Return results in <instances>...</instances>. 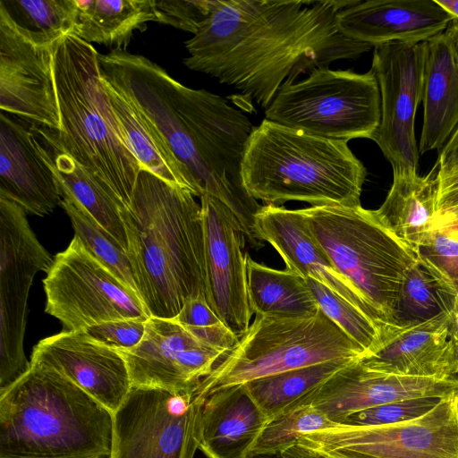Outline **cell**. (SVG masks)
I'll use <instances>...</instances> for the list:
<instances>
[{
	"label": "cell",
	"instance_id": "obj_1",
	"mask_svg": "<svg viewBox=\"0 0 458 458\" xmlns=\"http://www.w3.org/2000/svg\"><path fill=\"white\" fill-rule=\"evenodd\" d=\"M355 1L216 0L209 18L185 42L183 63L266 109L285 81L372 48L337 27L338 12Z\"/></svg>",
	"mask_w": 458,
	"mask_h": 458
},
{
	"label": "cell",
	"instance_id": "obj_2",
	"mask_svg": "<svg viewBox=\"0 0 458 458\" xmlns=\"http://www.w3.org/2000/svg\"><path fill=\"white\" fill-rule=\"evenodd\" d=\"M120 214L137 291L150 317L173 319L188 299H207L204 223L189 190L142 169Z\"/></svg>",
	"mask_w": 458,
	"mask_h": 458
},
{
	"label": "cell",
	"instance_id": "obj_3",
	"mask_svg": "<svg viewBox=\"0 0 458 458\" xmlns=\"http://www.w3.org/2000/svg\"><path fill=\"white\" fill-rule=\"evenodd\" d=\"M112 433L108 410L38 360L0 391V458H104Z\"/></svg>",
	"mask_w": 458,
	"mask_h": 458
},
{
	"label": "cell",
	"instance_id": "obj_4",
	"mask_svg": "<svg viewBox=\"0 0 458 458\" xmlns=\"http://www.w3.org/2000/svg\"><path fill=\"white\" fill-rule=\"evenodd\" d=\"M61 148L86 168L115 201L129 207L140 165L128 148L101 79L98 53L74 34L52 46Z\"/></svg>",
	"mask_w": 458,
	"mask_h": 458
},
{
	"label": "cell",
	"instance_id": "obj_5",
	"mask_svg": "<svg viewBox=\"0 0 458 458\" xmlns=\"http://www.w3.org/2000/svg\"><path fill=\"white\" fill-rule=\"evenodd\" d=\"M367 171L346 140L310 135L267 119L254 126L242 161V183L266 205H360Z\"/></svg>",
	"mask_w": 458,
	"mask_h": 458
},
{
	"label": "cell",
	"instance_id": "obj_6",
	"mask_svg": "<svg viewBox=\"0 0 458 458\" xmlns=\"http://www.w3.org/2000/svg\"><path fill=\"white\" fill-rule=\"evenodd\" d=\"M310 230L336 270L362 295L388 331L397 320L402 286L417 253L401 241L375 210L360 206L302 208Z\"/></svg>",
	"mask_w": 458,
	"mask_h": 458
},
{
	"label": "cell",
	"instance_id": "obj_7",
	"mask_svg": "<svg viewBox=\"0 0 458 458\" xmlns=\"http://www.w3.org/2000/svg\"><path fill=\"white\" fill-rule=\"evenodd\" d=\"M365 357L321 309L310 318L256 315L246 333L197 388L202 400L213 393L318 363Z\"/></svg>",
	"mask_w": 458,
	"mask_h": 458
},
{
	"label": "cell",
	"instance_id": "obj_8",
	"mask_svg": "<svg viewBox=\"0 0 458 458\" xmlns=\"http://www.w3.org/2000/svg\"><path fill=\"white\" fill-rule=\"evenodd\" d=\"M381 117L377 78L370 70L316 69L284 81L265 109V119L310 135L346 140L371 139Z\"/></svg>",
	"mask_w": 458,
	"mask_h": 458
},
{
	"label": "cell",
	"instance_id": "obj_9",
	"mask_svg": "<svg viewBox=\"0 0 458 458\" xmlns=\"http://www.w3.org/2000/svg\"><path fill=\"white\" fill-rule=\"evenodd\" d=\"M297 444L319 458H458V394L426 414L380 426L338 423Z\"/></svg>",
	"mask_w": 458,
	"mask_h": 458
},
{
	"label": "cell",
	"instance_id": "obj_10",
	"mask_svg": "<svg viewBox=\"0 0 458 458\" xmlns=\"http://www.w3.org/2000/svg\"><path fill=\"white\" fill-rule=\"evenodd\" d=\"M46 313L63 331L75 332L111 320L150 318L137 293L98 260L74 235L54 257L43 280Z\"/></svg>",
	"mask_w": 458,
	"mask_h": 458
},
{
	"label": "cell",
	"instance_id": "obj_11",
	"mask_svg": "<svg viewBox=\"0 0 458 458\" xmlns=\"http://www.w3.org/2000/svg\"><path fill=\"white\" fill-rule=\"evenodd\" d=\"M202 403L197 387L171 391L132 386L113 414L107 457L193 458L199 444Z\"/></svg>",
	"mask_w": 458,
	"mask_h": 458
},
{
	"label": "cell",
	"instance_id": "obj_12",
	"mask_svg": "<svg viewBox=\"0 0 458 458\" xmlns=\"http://www.w3.org/2000/svg\"><path fill=\"white\" fill-rule=\"evenodd\" d=\"M26 214L0 196V391L30 367L23 349L29 293L36 274L47 273L54 261Z\"/></svg>",
	"mask_w": 458,
	"mask_h": 458
},
{
	"label": "cell",
	"instance_id": "obj_13",
	"mask_svg": "<svg viewBox=\"0 0 458 458\" xmlns=\"http://www.w3.org/2000/svg\"><path fill=\"white\" fill-rule=\"evenodd\" d=\"M371 71L380 91L381 117L372 135L393 169L417 170L414 131L422 100L424 43L391 42L374 47Z\"/></svg>",
	"mask_w": 458,
	"mask_h": 458
},
{
	"label": "cell",
	"instance_id": "obj_14",
	"mask_svg": "<svg viewBox=\"0 0 458 458\" xmlns=\"http://www.w3.org/2000/svg\"><path fill=\"white\" fill-rule=\"evenodd\" d=\"M52 46L36 42L0 3L1 111L57 132Z\"/></svg>",
	"mask_w": 458,
	"mask_h": 458
},
{
	"label": "cell",
	"instance_id": "obj_15",
	"mask_svg": "<svg viewBox=\"0 0 458 458\" xmlns=\"http://www.w3.org/2000/svg\"><path fill=\"white\" fill-rule=\"evenodd\" d=\"M116 351L126 361L132 386L171 391L198 387L229 353L201 343L174 318L154 317L137 346Z\"/></svg>",
	"mask_w": 458,
	"mask_h": 458
},
{
	"label": "cell",
	"instance_id": "obj_16",
	"mask_svg": "<svg viewBox=\"0 0 458 458\" xmlns=\"http://www.w3.org/2000/svg\"><path fill=\"white\" fill-rule=\"evenodd\" d=\"M204 223L207 301L240 339L253 314L248 294L246 238L230 209L218 199L200 198Z\"/></svg>",
	"mask_w": 458,
	"mask_h": 458
},
{
	"label": "cell",
	"instance_id": "obj_17",
	"mask_svg": "<svg viewBox=\"0 0 458 458\" xmlns=\"http://www.w3.org/2000/svg\"><path fill=\"white\" fill-rule=\"evenodd\" d=\"M361 359L353 360L337 371L301 404H311L332 421L341 423L352 413L388 403L458 394V377L386 373L369 368Z\"/></svg>",
	"mask_w": 458,
	"mask_h": 458
},
{
	"label": "cell",
	"instance_id": "obj_18",
	"mask_svg": "<svg viewBox=\"0 0 458 458\" xmlns=\"http://www.w3.org/2000/svg\"><path fill=\"white\" fill-rule=\"evenodd\" d=\"M31 360L59 371L112 414L132 387L123 357L83 330L62 331L40 340Z\"/></svg>",
	"mask_w": 458,
	"mask_h": 458
},
{
	"label": "cell",
	"instance_id": "obj_19",
	"mask_svg": "<svg viewBox=\"0 0 458 458\" xmlns=\"http://www.w3.org/2000/svg\"><path fill=\"white\" fill-rule=\"evenodd\" d=\"M0 196L26 213L43 216L61 204L62 195L36 125L0 113Z\"/></svg>",
	"mask_w": 458,
	"mask_h": 458
},
{
	"label": "cell",
	"instance_id": "obj_20",
	"mask_svg": "<svg viewBox=\"0 0 458 458\" xmlns=\"http://www.w3.org/2000/svg\"><path fill=\"white\" fill-rule=\"evenodd\" d=\"M255 225L262 241L276 249L287 269L320 282L363 311L391 337L395 335L386 329L358 290L336 270L312 233L302 208L261 206L255 215Z\"/></svg>",
	"mask_w": 458,
	"mask_h": 458
},
{
	"label": "cell",
	"instance_id": "obj_21",
	"mask_svg": "<svg viewBox=\"0 0 458 458\" xmlns=\"http://www.w3.org/2000/svg\"><path fill=\"white\" fill-rule=\"evenodd\" d=\"M454 19L436 0H356L336 15L345 37L371 47L424 42L445 31Z\"/></svg>",
	"mask_w": 458,
	"mask_h": 458
},
{
	"label": "cell",
	"instance_id": "obj_22",
	"mask_svg": "<svg viewBox=\"0 0 458 458\" xmlns=\"http://www.w3.org/2000/svg\"><path fill=\"white\" fill-rule=\"evenodd\" d=\"M448 318L449 315H443L407 326L361 361L386 373L458 377V345L449 335Z\"/></svg>",
	"mask_w": 458,
	"mask_h": 458
},
{
	"label": "cell",
	"instance_id": "obj_23",
	"mask_svg": "<svg viewBox=\"0 0 458 458\" xmlns=\"http://www.w3.org/2000/svg\"><path fill=\"white\" fill-rule=\"evenodd\" d=\"M269 419L245 386L203 400L199 449L207 458H250Z\"/></svg>",
	"mask_w": 458,
	"mask_h": 458
},
{
	"label": "cell",
	"instance_id": "obj_24",
	"mask_svg": "<svg viewBox=\"0 0 458 458\" xmlns=\"http://www.w3.org/2000/svg\"><path fill=\"white\" fill-rule=\"evenodd\" d=\"M423 43L421 154L441 150L458 127V64L444 32Z\"/></svg>",
	"mask_w": 458,
	"mask_h": 458
},
{
	"label": "cell",
	"instance_id": "obj_25",
	"mask_svg": "<svg viewBox=\"0 0 458 458\" xmlns=\"http://www.w3.org/2000/svg\"><path fill=\"white\" fill-rule=\"evenodd\" d=\"M437 164L425 176L412 169H393V183L383 204L375 210L379 219L416 253L437 214Z\"/></svg>",
	"mask_w": 458,
	"mask_h": 458
},
{
	"label": "cell",
	"instance_id": "obj_26",
	"mask_svg": "<svg viewBox=\"0 0 458 458\" xmlns=\"http://www.w3.org/2000/svg\"><path fill=\"white\" fill-rule=\"evenodd\" d=\"M102 82L124 140L141 168L190 191L185 168L156 126L113 86Z\"/></svg>",
	"mask_w": 458,
	"mask_h": 458
},
{
	"label": "cell",
	"instance_id": "obj_27",
	"mask_svg": "<svg viewBox=\"0 0 458 458\" xmlns=\"http://www.w3.org/2000/svg\"><path fill=\"white\" fill-rule=\"evenodd\" d=\"M37 131L47 151L58 185L64 189L127 253V238L120 208L98 181L65 153L48 129Z\"/></svg>",
	"mask_w": 458,
	"mask_h": 458
},
{
	"label": "cell",
	"instance_id": "obj_28",
	"mask_svg": "<svg viewBox=\"0 0 458 458\" xmlns=\"http://www.w3.org/2000/svg\"><path fill=\"white\" fill-rule=\"evenodd\" d=\"M73 34L83 41L126 51L137 30L155 21L154 0H76Z\"/></svg>",
	"mask_w": 458,
	"mask_h": 458
},
{
	"label": "cell",
	"instance_id": "obj_29",
	"mask_svg": "<svg viewBox=\"0 0 458 458\" xmlns=\"http://www.w3.org/2000/svg\"><path fill=\"white\" fill-rule=\"evenodd\" d=\"M247 276L250 305L256 315L303 318L320 309L306 279L294 271L268 267L247 253Z\"/></svg>",
	"mask_w": 458,
	"mask_h": 458
},
{
	"label": "cell",
	"instance_id": "obj_30",
	"mask_svg": "<svg viewBox=\"0 0 458 458\" xmlns=\"http://www.w3.org/2000/svg\"><path fill=\"white\" fill-rule=\"evenodd\" d=\"M356 359L336 360L251 381L250 395L269 420L299 406L323 383Z\"/></svg>",
	"mask_w": 458,
	"mask_h": 458
},
{
	"label": "cell",
	"instance_id": "obj_31",
	"mask_svg": "<svg viewBox=\"0 0 458 458\" xmlns=\"http://www.w3.org/2000/svg\"><path fill=\"white\" fill-rule=\"evenodd\" d=\"M417 255L441 287L458 295V205L437 212Z\"/></svg>",
	"mask_w": 458,
	"mask_h": 458
},
{
	"label": "cell",
	"instance_id": "obj_32",
	"mask_svg": "<svg viewBox=\"0 0 458 458\" xmlns=\"http://www.w3.org/2000/svg\"><path fill=\"white\" fill-rule=\"evenodd\" d=\"M15 22L38 43L52 46L73 34L76 0H0Z\"/></svg>",
	"mask_w": 458,
	"mask_h": 458
},
{
	"label": "cell",
	"instance_id": "obj_33",
	"mask_svg": "<svg viewBox=\"0 0 458 458\" xmlns=\"http://www.w3.org/2000/svg\"><path fill=\"white\" fill-rule=\"evenodd\" d=\"M59 188L60 206L72 222L74 235L98 260L139 294L126 251L64 189Z\"/></svg>",
	"mask_w": 458,
	"mask_h": 458
},
{
	"label": "cell",
	"instance_id": "obj_34",
	"mask_svg": "<svg viewBox=\"0 0 458 458\" xmlns=\"http://www.w3.org/2000/svg\"><path fill=\"white\" fill-rule=\"evenodd\" d=\"M455 297L441 287L418 260L406 273L397 306V320L405 327L449 315Z\"/></svg>",
	"mask_w": 458,
	"mask_h": 458
},
{
	"label": "cell",
	"instance_id": "obj_35",
	"mask_svg": "<svg viewBox=\"0 0 458 458\" xmlns=\"http://www.w3.org/2000/svg\"><path fill=\"white\" fill-rule=\"evenodd\" d=\"M305 279L319 308L363 349L365 357L377 352L392 338L356 306L320 282Z\"/></svg>",
	"mask_w": 458,
	"mask_h": 458
},
{
	"label": "cell",
	"instance_id": "obj_36",
	"mask_svg": "<svg viewBox=\"0 0 458 458\" xmlns=\"http://www.w3.org/2000/svg\"><path fill=\"white\" fill-rule=\"evenodd\" d=\"M332 421L311 404H301L269 420L252 449L250 458L276 456L297 444L306 433L330 428Z\"/></svg>",
	"mask_w": 458,
	"mask_h": 458
},
{
	"label": "cell",
	"instance_id": "obj_37",
	"mask_svg": "<svg viewBox=\"0 0 458 458\" xmlns=\"http://www.w3.org/2000/svg\"><path fill=\"white\" fill-rule=\"evenodd\" d=\"M201 343L230 352L239 338L222 322L205 296L188 299L174 318Z\"/></svg>",
	"mask_w": 458,
	"mask_h": 458
},
{
	"label": "cell",
	"instance_id": "obj_38",
	"mask_svg": "<svg viewBox=\"0 0 458 458\" xmlns=\"http://www.w3.org/2000/svg\"><path fill=\"white\" fill-rule=\"evenodd\" d=\"M443 397L404 399L369 408L346 417L341 424L380 426L419 418L435 408Z\"/></svg>",
	"mask_w": 458,
	"mask_h": 458
},
{
	"label": "cell",
	"instance_id": "obj_39",
	"mask_svg": "<svg viewBox=\"0 0 458 458\" xmlns=\"http://www.w3.org/2000/svg\"><path fill=\"white\" fill-rule=\"evenodd\" d=\"M216 4V0H154L155 21L195 35Z\"/></svg>",
	"mask_w": 458,
	"mask_h": 458
},
{
	"label": "cell",
	"instance_id": "obj_40",
	"mask_svg": "<svg viewBox=\"0 0 458 458\" xmlns=\"http://www.w3.org/2000/svg\"><path fill=\"white\" fill-rule=\"evenodd\" d=\"M148 319L126 318L103 322L86 328L94 340L114 350H130L142 340Z\"/></svg>",
	"mask_w": 458,
	"mask_h": 458
},
{
	"label": "cell",
	"instance_id": "obj_41",
	"mask_svg": "<svg viewBox=\"0 0 458 458\" xmlns=\"http://www.w3.org/2000/svg\"><path fill=\"white\" fill-rule=\"evenodd\" d=\"M437 212L458 205V167L438 176Z\"/></svg>",
	"mask_w": 458,
	"mask_h": 458
},
{
	"label": "cell",
	"instance_id": "obj_42",
	"mask_svg": "<svg viewBox=\"0 0 458 458\" xmlns=\"http://www.w3.org/2000/svg\"><path fill=\"white\" fill-rule=\"evenodd\" d=\"M438 176L445 175L458 167V127L440 150Z\"/></svg>",
	"mask_w": 458,
	"mask_h": 458
},
{
	"label": "cell",
	"instance_id": "obj_43",
	"mask_svg": "<svg viewBox=\"0 0 458 458\" xmlns=\"http://www.w3.org/2000/svg\"><path fill=\"white\" fill-rule=\"evenodd\" d=\"M458 64V19H453L444 31Z\"/></svg>",
	"mask_w": 458,
	"mask_h": 458
},
{
	"label": "cell",
	"instance_id": "obj_44",
	"mask_svg": "<svg viewBox=\"0 0 458 458\" xmlns=\"http://www.w3.org/2000/svg\"><path fill=\"white\" fill-rule=\"evenodd\" d=\"M276 458H319L298 444L281 452Z\"/></svg>",
	"mask_w": 458,
	"mask_h": 458
},
{
	"label": "cell",
	"instance_id": "obj_45",
	"mask_svg": "<svg viewBox=\"0 0 458 458\" xmlns=\"http://www.w3.org/2000/svg\"><path fill=\"white\" fill-rule=\"evenodd\" d=\"M449 335L458 345V295L455 297L454 304L448 318Z\"/></svg>",
	"mask_w": 458,
	"mask_h": 458
},
{
	"label": "cell",
	"instance_id": "obj_46",
	"mask_svg": "<svg viewBox=\"0 0 458 458\" xmlns=\"http://www.w3.org/2000/svg\"><path fill=\"white\" fill-rule=\"evenodd\" d=\"M454 18L458 19V0H436Z\"/></svg>",
	"mask_w": 458,
	"mask_h": 458
}]
</instances>
